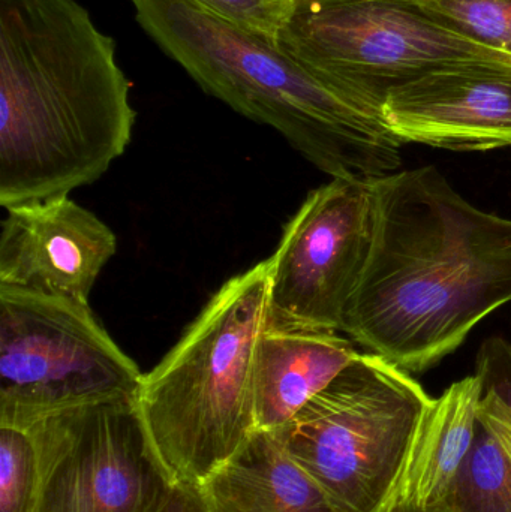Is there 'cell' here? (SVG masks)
Returning <instances> with one entry per match:
<instances>
[{"instance_id":"obj_5","label":"cell","mask_w":511,"mask_h":512,"mask_svg":"<svg viewBox=\"0 0 511 512\" xmlns=\"http://www.w3.org/2000/svg\"><path fill=\"white\" fill-rule=\"evenodd\" d=\"M276 44L381 119L393 90L429 72L467 62L511 65V54L449 29L416 0H291Z\"/></svg>"},{"instance_id":"obj_7","label":"cell","mask_w":511,"mask_h":512,"mask_svg":"<svg viewBox=\"0 0 511 512\" xmlns=\"http://www.w3.org/2000/svg\"><path fill=\"white\" fill-rule=\"evenodd\" d=\"M143 378L89 304L0 286V426L138 397Z\"/></svg>"},{"instance_id":"obj_15","label":"cell","mask_w":511,"mask_h":512,"mask_svg":"<svg viewBox=\"0 0 511 512\" xmlns=\"http://www.w3.org/2000/svg\"><path fill=\"white\" fill-rule=\"evenodd\" d=\"M434 512H511V462L482 424L470 456Z\"/></svg>"},{"instance_id":"obj_14","label":"cell","mask_w":511,"mask_h":512,"mask_svg":"<svg viewBox=\"0 0 511 512\" xmlns=\"http://www.w3.org/2000/svg\"><path fill=\"white\" fill-rule=\"evenodd\" d=\"M200 487L210 512H338L276 430H255Z\"/></svg>"},{"instance_id":"obj_3","label":"cell","mask_w":511,"mask_h":512,"mask_svg":"<svg viewBox=\"0 0 511 512\" xmlns=\"http://www.w3.org/2000/svg\"><path fill=\"white\" fill-rule=\"evenodd\" d=\"M147 35L215 98L281 132L332 179L377 180L398 173L402 143L327 86L275 38L213 14L195 0H131Z\"/></svg>"},{"instance_id":"obj_17","label":"cell","mask_w":511,"mask_h":512,"mask_svg":"<svg viewBox=\"0 0 511 512\" xmlns=\"http://www.w3.org/2000/svg\"><path fill=\"white\" fill-rule=\"evenodd\" d=\"M440 23L511 54V0H416Z\"/></svg>"},{"instance_id":"obj_6","label":"cell","mask_w":511,"mask_h":512,"mask_svg":"<svg viewBox=\"0 0 511 512\" xmlns=\"http://www.w3.org/2000/svg\"><path fill=\"white\" fill-rule=\"evenodd\" d=\"M431 402L411 373L359 352L276 432L336 511L378 512Z\"/></svg>"},{"instance_id":"obj_20","label":"cell","mask_w":511,"mask_h":512,"mask_svg":"<svg viewBox=\"0 0 511 512\" xmlns=\"http://www.w3.org/2000/svg\"><path fill=\"white\" fill-rule=\"evenodd\" d=\"M165 512H210L198 484L177 483Z\"/></svg>"},{"instance_id":"obj_19","label":"cell","mask_w":511,"mask_h":512,"mask_svg":"<svg viewBox=\"0 0 511 512\" xmlns=\"http://www.w3.org/2000/svg\"><path fill=\"white\" fill-rule=\"evenodd\" d=\"M213 14L275 38L290 12L291 0H195Z\"/></svg>"},{"instance_id":"obj_1","label":"cell","mask_w":511,"mask_h":512,"mask_svg":"<svg viewBox=\"0 0 511 512\" xmlns=\"http://www.w3.org/2000/svg\"><path fill=\"white\" fill-rule=\"evenodd\" d=\"M375 233L342 333L411 375L440 364L511 301V219L428 167L372 180Z\"/></svg>"},{"instance_id":"obj_12","label":"cell","mask_w":511,"mask_h":512,"mask_svg":"<svg viewBox=\"0 0 511 512\" xmlns=\"http://www.w3.org/2000/svg\"><path fill=\"white\" fill-rule=\"evenodd\" d=\"M482 391V378L474 373L432 399L380 511L407 508L434 512L443 504L473 450Z\"/></svg>"},{"instance_id":"obj_13","label":"cell","mask_w":511,"mask_h":512,"mask_svg":"<svg viewBox=\"0 0 511 512\" xmlns=\"http://www.w3.org/2000/svg\"><path fill=\"white\" fill-rule=\"evenodd\" d=\"M357 355L339 333L264 328L252 378L257 430L284 429Z\"/></svg>"},{"instance_id":"obj_21","label":"cell","mask_w":511,"mask_h":512,"mask_svg":"<svg viewBox=\"0 0 511 512\" xmlns=\"http://www.w3.org/2000/svg\"><path fill=\"white\" fill-rule=\"evenodd\" d=\"M380 512H416L413 510H407V508H389V510H384Z\"/></svg>"},{"instance_id":"obj_2","label":"cell","mask_w":511,"mask_h":512,"mask_svg":"<svg viewBox=\"0 0 511 512\" xmlns=\"http://www.w3.org/2000/svg\"><path fill=\"white\" fill-rule=\"evenodd\" d=\"M113 38L77 0H0V204L69 197L125 153L135 110Z\"/></svg>"},{"instance_id":"obj_9","label":"cell","mask_w":511,"mask_h":512,"mask_svg":"<svg viewBox=\"0 0 511 512\" xmlns=\"http://www.w3.org/2000/svg\"><path fill=\"white\" fill-rule=\"evenodd\" d=\"M375 233L372 180L332 179L309 192L269 262V330H342Z\"/></svg>"},{"instance_id":"obj_18","label":"cell","mask_w":511,"mask_h":512,"mask_svg":"<svg viewBox=\"0 0 511 512\" xmlns=\"http://www.w3.org/2000/svg\"><path fill=\"white\" fill-rule=\"evenodd\" d=\"M38 492V456L29 430L0 426V512L35 511Z\"/></svg>"},{"instance_id":"obj_4","label":"cell","mask_w":511,"mask_h":512,"mask_svg":"<svg viewBox=\"0 0 511 512\" xmlns=\"http://www.w3.org/2000/svg\"><path fill=\"white\" fill-rule=\"evenodd\" d=\"M269 288L267 259L228 279L144 375L138 406L177 483L200 486L257 430L254 352Z\"/></svg>"},{"instance_id":"obj_16","label":"cell","mask_w":511,"mask_h":512,"mask_svg":"<svg viewBox=\"0 0 511 512\" xmlns=\"http://www.w3.org/2000/svg\"><path fill=\"white\" fill-rule=\"evenodd\" d=\"M483 391L477 418L511 462V345L501 337L486 340L477 355Z\"/></svg>"},{"instance_id":"obj_11","label":"cell","mask_w":511,"mask_h":512,"mask_svg":"<svg viewBox=\"0 0 511 512\" xmlns=\"http://www.w3.org/2000/svg\"><path fill=\"white\" fill-rule=\"evenodd\" d=\"M116 251L113 231L69 197L9 207L0 233V286L89 304Z\"/></svg>"},{"instance_id":"obj_10","label":"cell","mask_w":511,"mask_h":512,"mask_svg":"<svg viewBox=\"0 0 511 512\" xmlns=\"http://www.w3.org/2000/svg\"><path fill=\"white\" fill-rule=\"evenodd\" d=\"M383 119L396 138L453 152L511 147V65L444 66L387 96Z\"/></svg>"},{"instance_id":"obj_8","label":"cell","mask_w":511,"mask_h":512,"mask_svg":"<svg viewBox=\"0 0 511 512\" xmlns=\"http://www.w3.org/2000/svg\"><path fill=\"white\" fill-rule=\"evenodd\" d=\"M29 430L38 456L33 512H165L177 481L162 462L137 397L42 415Z\"/></svg>"}]
</instances>
